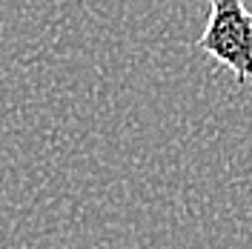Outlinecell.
<instances>
[{"instance_id": "cell-1", "label": "cell", "mask_w": 252, "mask_h": 249, "mask_svg": "<svg viewBox=\"0 0 252 249\" xmlns=\"http://www.w3.org/2000/svg\"><path fill=\"white\" fill-rule=\"evenodd\" d=\"M195 49L232 69L238 83H252V12L244 0H209V20Z\"/></svg>"}]
</instances>
